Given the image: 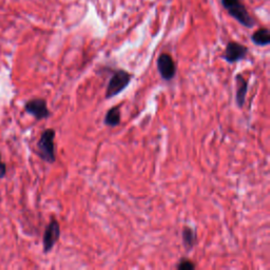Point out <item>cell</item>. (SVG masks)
Returning <instances> with one entry per match:
<instances>
[{"instance_id": "7", "label": "cell", "mask_w": 270, "mask_h": 270, "mask_svg": "<svg viewBox=\"0 0 270 270\" xmlns=\"http://www.w3.org/2000/svg\"><path fill=\"white\" fill-rule=\"evenodd\" d=\"M26 112L34 116L37 121L48 118L51 113H50L47 103L43 98H34L29 101L25 106Z\"/></svg>"}, {"instance_id": "2", "label": "cell", "mask_w": 270, "mask_h": 270, "mask_svg": "<svg viewBox=\"0 0 270 270\" xmlns=\"http://www.w3.org/2000/svg\"><path fill=\"white\" fill-rule=\"evenodd\" d=\"M224 8L228 13L246 28H253L254 19L249 14L248 10L241 0H222Z\"/></svg>"}, {"instance_id": "1", "label": "cell", "mask_w": 270, "mask_h": 270, "mask_svg": "<svg viewBox=\"0 0 270 270\" xmlns=\"http://www.w3.org/2000/svg\"><path fill=\"white\" fill-rule=\"evenodd\" d=\"M54 138H55L54 130L47 129L42 133L41 138H39V141L37 143V149H38L37 154L43 159V161L49 164H53L56 159Z\"/></svg>"}, {"instance_id": "12", "label": "cell", "mask_w": 270, "mask_h": 270, "mask_svg": "<svg viewBox=\"0 0 270 270\" xmlns=\"http://www.w3.org/2000/svg\"><path fill=\"white\" fill-rule=\"evenodd\" d=\"M176 268L179 270H192L195 268V265L188 258H182L179 263L176 265Z\"/></svg>"}, {"instance_id": "3", "label": "cell", "mask_w": 270, "mask_h": 270, "mask_svg": "<svg viewBox=\"0 0 270 270\" xmlns=\"http://www.w3.org/2000/svg\"><path fill=\"white\" fill-rule=\"evenodd\" d=\"M132 79V75L126 70H116L114 71L112 77L107 85L106 89V98H112L118 94H121L124 90L129 86Z\"/></svg>"}, {"instance_id": "13", "label": "cell", "mask_w": 270, "mask_h": 270, "mask_svg": "<svg viewBox=\"0 0 270 270\" xmlns=\"http://www.w3.org/2000/svg\"><path fill=\"white\" fill-rule=\"evenodd\" d=\"M6 172H7V169H6V164L2 162V157H0V178L5 177L6 175Z\"/></svg>"}, {"instance_id": "11", "label": "cell", "mask_w": 270, "mask_h": 270, "mask_svg": "<svg viewBox=\"0 0 270 270\" xmlns=\"http://www.w3.org/2000/svg\"><path fill=\"white\" fill-rule=\"evenodd\" d=\"M251 39H252V42L256 46H261V47L268 46L270 44V33H269V30L267 28L258 29L257 31H255L253 33V35L251 36Z\"/></svg>"}, {"instance_id": "9", "label": "cell", "mask_w": 270, "mask_h": 270, "mask_svg": "<svg viewBox=\"0 0 270 270\" xmlns=\"http://www.w3.org/2000/svg\"><path fill=\"white\" fill-rule=\"evenodd\" d=\"M182 239H183V245L185 249L187 250V251H191L197 242L196 231L190 227H184L183 233H182Z\"/></svg>"}, {"instance_id": "10", "label": "cell", "mask_w": 270, "mask_h": 270, "mask_svg": "<svg viewBox=\"0 0 270 270\" xmlns=\"http://www.w3.org/2000/svg\"><path fill=\"white\" fill-rule=\"evenodd\" d=\"M104 123L108 127H116L121 124V110H119V107H113L108 110Z\"/></svg>"}, {"instance_id": "4", "label": "cell", "mask_w": 270, "mask_h": 270, "mask_svg": "<svg viewBox=\"0 0 270 270\" xmlns=\"http://www.w3.org/2000/svg\"><path fill=\"white\" fill-rule=\"evenodd\" d=\"M59 236H61V227H59V224L56 219L52 218L49 225L46 227L44 233L43 245L45 253L51 251L59 239Z\"/></svg>"}, {"instance_id": "8", "label": "cell", "mask_w": 270, "mask_h": 270, "mask_svg": "<svg viewBox=\"0 0 270 270\" xmlns=\"http://www.w3.org/2000/svg\"><path fill=\"white\" fill-rule=\"evenodd\" d=\"M236 82V95L235 101L238 108H243L246 102V96L248 92V82L242 74H237L235 76Z\"/></svg>"}, {"instance_id": "5", "label": "cell", "mask_w": 270, "mask_h": 270, "mask_svg": "<svg viewBox=\"0 0 270 270\" xmlns=\"http://www.w3.org/2000/svg\"><path fill=\"white\" fill-rule=\"evenodd\" d=\"M157 69L164 81H171L176 74V67L172 56L168 53H163L157 58Z\"/></svg>"}, {"instance_id": "6", "label": "cell", "mask_w": 270, "mask_h": 270, "mask_svg": "<svg viewBox=\"0 0 270 270\" xmlns=\"http://www.w3.org/2000/svg\"><path fill=\"white\" fill-rule=\"evenodd\" d=\"M248 54V48L236 42H230L225 50L223 58L229 64H234L243 59Z\"/></svg>"}]
</instances>
